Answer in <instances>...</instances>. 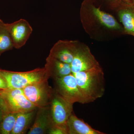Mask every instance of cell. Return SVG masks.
I'll use <instances>...</instances> for the list:
<instances>
[{"label":"cell","mask_w":134,"mask_h":134,"mask_svg":"<svg viewBox=\"0 0 134 134\" xmlns=\"http://www.w3.org/2000/svg\"><path fill=\"white\" fill-rule=\"evenodd\" d=\"M18 113L8 112L4 114L0 123V133L11 134L15 126Z\"/></svg>","instance_id":"cell-17"},{"label":"cell","mask_w":134,"mask_h":134,"mask_svg":"<svg viewBox=\"0 0 134 134\" xmlns=\"http://www.w3.org/2000/svg\"><path fill=\"white\" fill-rule=\"evenodd\" d=\"M73 74L82 97L83 104L92 103L103 97L105 91V80L100 66Z\"/></svg>","instance_id":"cell-1"},{"label":"cell","mask_w":134,"mask_h":134,"mask_svg":"<svg viewBox=\"0 0 134 134\" xmlns=\"http://www.w3.org/2000/svg\"><path fill=\"white\" fill-rule=\"evenodd\" d=\"M70 65L73 74L100 66L88 47L80 42Z\"/></svg>","instance_id":"cell-8"},{"label":"cell","mask_w":134,"mask_h":134,"mask_svg":"<svg viewBox=\"0 0 134 134\" xmlns=\"http://www.w3.org/2000/svg\"><path fill=\"white\" fill-rule=\"evenodd\" d=\"M118 5H124L134 7V0H119L118 5Z\"/></svg>","instance_id":"cell-20"},{"label":"cell","mask_w":134,"mask_h":134,"mask_svg":"<svg viewBox=\"0 0 134 134\" xmlns=\"http://www.w3.org/2000/svg\"><path fill=\"white\" fill-rule=\"evenodd\" d=\"M37 110L27 112L18 113L15 126L11 134L26 133L30 129L32 120L37 113Z\"/></svg>","instance_id":"cell-15"},{"label":"cell","mask_w":134,"mask_h":134,"mask_svg":"<svg viewBox=\"0 0 134 134\" xmlns=\"http://www.w3.org/2000/svg\"><path fill=\"white\" fill-rule=\"evenodd\" d=\"M113 9L117 11L123 26V32L134 36V7L118 5Z\"/></svg>","instance_id":"cell-14"},{"label":"cell","mask_w":134,"mask_h":134,"mask_svg":"<svg viewBox=\"0 0 134 134\" xmlns=\"http://www.w3.org/2000/svg\"><path fill=\"white\" fill-rule=\"evenodd\" d=\"M8 88L7 84L4 77L0 74V91L5 90Z\"/></svg>","instance_id":"cell-21"},{"label":"cell","mask_w":134,"mask_h":134,"mask_svg":"<svg viewBox=\"0 0 134 134\" xmlns=\"http://www.w3.org/2000/svg\"><path fill=\"white\" fill-rule=\"evenodd\" d=\"M14 48V44L7 24L0 19V56L3 53Z\"/></svg>","instance_id":"cell-16"},{"label":"cell","mask_w":134,"mask_h":134,"mask_svg":"<svg viewBox=\"0 0 134 134\" xmlns=\"http://www.w3.org/2000/svg\"><path fill=\"white\" fill-rule=\"evenodd\" d=\"M44 68L50 77L53 79L63 77L72 73L70 64L62 62L49 55L46 59Z\"/></svg>","instance_id":"cell-12"},{"label":"cell","mask_w":134,"mask_h":134,"mask_svg":"<svg viewBox=\"0 0 134 134\" xmlns=\"http://www.w3.org/2000/svg\"><path fill=\"white\" fill-rule=\"evenodd\" d=\"M54 80V90L63 98L72 104H83L82 97L73 73Z\"/></svg>","instance_id":"cell-5"},{"label":"cell","mask_w":134,"mask_h":134,"mask_svg":"<svg viewBox=\"0 0 134 134\" xmlns=\"http://www.w3.org/2000/svg\"><path fill=\"white\" fill-rule=\"evenodd\" d=\"M94 2V0H84L81 7L90 12L96 23L109 30L123 32V28L115 18L97 7Z\"/></svg>","instance_id":"cell-6"},{"label":"cell","mask_w":134,"mask_h":134,"mask_svg":"<svg viewBox=\"0 0 134 134\" xmlns=\"http://www.w3.org/2000/svg\"><path fill=\"white\" fill-rule=\"evenodd\" d=\"M110 7L113 9L117 6L119 2V0H104Z\"/></svg>","instance_id":"cell-22"},{"label":"cell","mask_w":134,"mask_h":134,"mask_svg":"<svg viewBox=\"0 0 134 134\" xmlns=\"http://www.w3.org/2000/svg\"><path fill=\"white\" fill-rule=\"evenodd\" d=\"M0 97L9 112L25 113L38 109L26 97L23 89L0 91Z\"/></svg>","instance_id":"cell-3"},{"label":"cell","mask_w":134,"mask_h":134,"mask_svg":"<svg viewBox=\"0 0 134 134\" xmlns=\"http://www.w3.org/2000/svg\"><path fill=\"white\" fill-rule=\"evenodd\" d=\"M73 104L65 100L54 90L50 104V113L53 124H67L69 118L73 113Z\"/></svg>","instance_id":"cell-7"},{"label":"cell","mask_w":134,"mask_h":134,"mask_svg":"<svg viewBox=\"0 0 134 134\" xmlns=\"http://www.w3.org/2000/svg\"><path fill=\"white\" fill-rule=\"evenodd\" d=\"M0 74L5 79L8 89H23L34 83L48 80L50 77L44 67L24 72L0 69Z\"/></svg>","instance_id":"cell-2"},{"label":"cell","mask_w":134,"mask_h":134,"mask_svg":"<svg viewBox=\"0 0 134 134\" xmlns=\"http://www.w3.org/2000/svg\"><path fill=\"white\" fill-rule=\"evenodd\" d=\"M26 97L38 108L50 105L54 89L48 80L34 83L23 89Z\"/></svg>","instance_id":"cell-4"},{"label":"cell","mask_w":134,"mask_h":134,"mask_svg":"<svg viewBox=\"0 0 134 134\" xmlns=\"http://www.w3.org/2000/svg\"><path fill=\"white\" fill-rule=\"evenodd\" d=\"M68 134H104L92 127L83 120L78 118L74 113L67 122Z\"/></svg>","instance_id":"cell-13"},{"label":"cell","mask_w":134,"mask_h":134,"mask_svg":"<svg viewBox=\"0 0 134 134\" xmlns=\"http://www.w3.org/2000/svg\"><path fill=\"white\" fill-rule=\"evenodd\" d=\"M48 134H68L67 124H53L48 131Z\"/></svg>","instance_id":"cell-18"},{"label":"cell","mask_w":134,"mask_h":134,"mask_svg":"<svg viewBox=\"0 0 134 134\" xmlns=\"http://www.w3.org/2000/svg\"><path fill=\"white\" fill-rule=\"evenodd\" d=\"M9 112H8L7 108L5 107L4 103L0 97V123L1 122L4 114L6 113Z\"/></svg>","instance_id":"cell-19"},{"label":"cell","mask_w":134,"mask_h":134,"mask_svg":"<svg viewBox=\"0 0 134 134\" xmlns=\"http://www.w3.org/2000/svg\"><path fill=\"white\" fill-rule=\"evenodd\" d=\"M6 24L13 41L14 48H21L26 44L31 35L33 30L29 22L23 19Z\"/></svg>","instance_id":"cell-9"},{"label":"cell","mask_w":134,"mask_h":134,"mask_svg":"<svg viewBox=\"0 0 134 134\" xmlns=\"http://www.w3.org/2000/svg\"><path fill=\"white\" fill-rule=\"evenodd\" d=\"M79 43L76 40H59L51 48L48 55L62 62L71 64Z\"/></svg>","instance_id":"cell-10"},{"label":"cell","mask_w":134,"mask_h":134,"mask_svg":"<svg viewBox=\"0 0 134 134\" xmlns=\"http://www.w3.org/2000/svg\"><path fill=\"white\" fill-rule=\"evenodd\" d=\"M53 124L50 105L39 108L36 113V119L33 125L30 128L27 134H48Z\"/></svg>","instance_id":"cell-11"}]
</instances>
